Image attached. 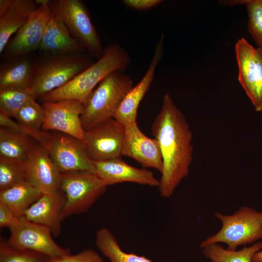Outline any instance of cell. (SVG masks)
<instances>
[{"label":"cell","mask_w":262,"mask_h":262,"mask_svg":"<svg viewBox=\"0 0 262 262\" xmlns=\"http://www.w3.org/2000/svg\"><path fill=\"white\" fill-rule=\"evenodd\" d=\"M7 244L11 247L42 254L50 259L70 254L68 248L59 246L47 227L29 221L24 216L16 218L9 228Z\"/></svg>","instance_id":"ba28073f"},{"label":"cell","mask_w":262,"mask_h":262,"mask_svg":"<svg viewBox=\"0 0 262 262\" xmlns=\"http://www.w3.org/2000/svg\"><path fill=\"white\" fill-rule=\"evenodd\" d=\"M13 1V0H0V16L9 9Z\"/></svg>","instance_id":"d590c367"},{"label":"cell","mask_w":262,"mask_h":262,"mask_svg":"<svg viewBox=\"0 0 262 262\" xmlns=\"http://www.w3.org/2000/svg\"><path fill=\"white\" fill-rule=\"evenodd\" d=\"M50 258L37 252L18 250L9 246L0 238V262H49Z\"/></svg>","instance_id":"f1b7e54d"},{"label":"cell","mask_w":262,"mask_h":262,"mask_svg":"<svg viewBox=\"0 0 262 262\" xmlns=\"http://www.w3.org/2000/svg\"><path fill=\"white\" fill-rule=\"evenodd\" d=\"M14 118L16 122L25 127L41 130L45 118L43 107L35 99H32L19 110Z\"/></svg>","instance_id":"83f0119b"},{"label":"cell","mask_w":262,"mask_h":262,"mask_svg":"<svg viewBox=\"0 0 262 262\" xmlns=\"http://www.w3.org/2000/svg\"><path fill=\"white\" fill-rule=\"evenodd\" d=\"M38 7L28 21L9 40L0 54L1 60L32 55L39 50L51 15L49 0H36Z\"/></svg>","instance_id":"9c48e42d"},{"label":"cell","mask_w":262,"mask_h":262,"mask_svg":"<svg viewBox=\"0 0 262 262\" xmlns=\"http://www.w3.org/2000/svg\"><path fill=\"white\" fill-rule=\"evenodd\" d=\"M164 1L162 0H123L122 2L128 8L138 11L150 9Z\"/></svg>","instance_id":"d6a6232c"},{"label":"cell","mask_w":262,"mask_h":262,"mask_svg":"<svg viewBox=\"0 0 262 262\" xmlns=\"http://www.w3.org/2000/svg\"><path fill=\"white\" fill-rule=\"evenodd\" d=\"M248 0H219L220 5L224 6H233L236 4H246Z\"/></svg>","instance_id":"e575fe53"},{"label":"cell","mask_w":262,"mask_h":262,"mask_svg":"<svg viewBox=\"0 0 262 262\" xmlns=\"http://www.w3.org/2000/svg\"><path fill=\"white\" fill-rule=\"evenodd\" d=\"M252 262H262V250L257 252L253 255Z\"/></svg>","instance_id":"8d00e7d4"},{"label":"cell","mask_w":262,"mask_h":262,"mask_svg":"<svg viewBox=\"0 0 262 262\" xmlns=\"http://www.w3.org/2000/svg\"><path fill=\"white\" fill-rule=\"evenodd\" d=\"M25 162L0 157V190L25 180Z\"/></svg>","instance_id":"4316f807"},{"label":"cell","mask_w":262,"mask_h":262,"mask_svg":"<svg viewBox=\"0 0 262 262\" xmlns=\"http://www.w3.org/2000/svg\"><path fill=\"white\" fill-rule=\"evenodd\" d=\"M39 50L45 55L86 53L84 48L72 36L64 23L52 13Z\"/></svg>","instance_id":"d6986e66"},{"label":"cell","mask_w":262,"mask_h":262,"mask_svg":"<svg viewBox=\"0 0 262 262\" xmlns=\"http://www.w3.org/2000/svg\"><path fill=\"white\" fill-rule=\"evenodd\" d=\"M107 186L95 173L61 174L60 189L66 198L63 219L87 211L104 193Z\"/></svg>","instance_id":"52a82bcc"},{"label":"cell","mask_w":262,"mask_h":262,"mask_svg":"<svg viewBox=\"0 0 262 262\" xmlns=\"http://www.w3.org/2000/svg\"><path fill=\"white\" fill-rule=\"evenodd\" d=\"M214 216L221 222L222 227L201 243V248L210 244L224 243L228 249L235 250L239 246L262 239L261 212L243 206L231 215L216 212Z\"/></svg>","instance_id":"5b68a950"},{"label":"cell","mask_w":262,"mask_h":262,"mask_svg":"<svg viewBox=\"0 0 262 262\" xmlns=\"http://www.w3.org/2000/svg\"><path fill=\"white\" fill-rule=\"evenodd\" d=\"M35 61L32 55L2 60L0 64V88L29 89L33 77Z\"/></svg>","instance_id":"ffe728a7"},{"label":"cell","mask_w":262,"mask_h":262,"mask_svg":"<svg viewBox=\"0 0 262 262\" xmlns=\"http://www.w3.org/2000/svg\"><path fill=\"white\" fill-rule=\"evenodd\" d=\"M32 99L35 98L29 89L0 88V112L14 117L19 110Z\"/></svg>","instance_id":"484cf974"},{"label":"cell","mask_w":262,"mask_h":262,"mask_svg":"<svg viewBox=\"0 0 262 262\" xmlns=\"http://www.w3.org/2000/svg\"><path fill=\"white\" fill-rule=\"evenodd\" d=\"M38 7L34 0H13L0 16V54L10 38L30 19Z\"/></svg>","instance_id":"44dd1931"},{"label":"cell","mask_w":262,"mask_h":262,"mask_svg":"<svg viewBox=\"0 0 262 262\" xmlns=\"http://www.w3.org/2000/svg\"><path fill=\"white\" fill-rule=\"evenodd\" d=\"M164 35L162 34L155 45L153 56L143 78L127 93L120 104L114 117L124 127L136 122L140 103L149 90L155 72L164 54Z\"/></svg>","instance_id":"9a60e30c"},{"label":"cell","mask_w":262,"mask_h":262,"mask_svg":"<svg viewBox=\"0 0 262 262\" xmlns=\"http://www.w3.org/2000/svg\"><path fill=\"white\" fill-rule=\"evenodd\" d=\"M66 196L60 189L43 194L26 212L23 216L29 221L48 227L53 236H58L61 230L62 214Z\"/></svg>","instance_id":"ac0fdd59"},{"label":"cell","mask_w":262,"mask_h":262,"mask_svg":"<svg viewBox=\"0 0 262 262\" xmlns=\"http://www.w3.org/2000/svg\"><path fill=\"white\" fill-rule=\"evenodd\" d=\"M122 155L134 159L145 168L162 172L163 159L158 141L147 136L136 122L125 127Z\"/></svg>","instance_id":"2e32d148"},{"label":"cell","mask_w":262,"mask_h":262,"mask_svg":"<svg viewBox=\"0 0 262 262\" xmlns=\"http://www.w3.org/2000/svg\"><path fill=\"white\" fill-rule=\"evenodd\" d=\"M94 63L87 53L45 55L35 60L29 90L35 99L65 85Z\"/></svg>","instance_id":"3957f363"},{"label":"cell","mask_w":262,"mask_h":262,"mask_svg":"<svg viewBox=\"0 0 262 262\" xmlns=\"http://www.w3.org/2000/svg\"><path fill=\"white\" fill-rule=\"evenodd\" d=\"M25 180L43 194L60 189L61 173L48 151L39 144L25 162Z\"/></svg>","instance_id":"5bb4252c"},{"label":"cell","mask_w":262,"mask_h":262,"mask_svg":"<svg viewBox=\"0 0 262 262\" xmlns=\"http://www.w3.org/2000/svg\"><path fill=\"white\" fill-rule=\"evenodd\" d=\"M132 87V79L123 72L114 71L105 77L83 104L80 119L84 131L113 118L123 98Z\"/></svg>","instance_id":"277c9868"},{"label":"cell","mask_w":262,"mask_h":262,"mask_svg":"<svg viewBox=\"0 0 262 262\" xmlns=\"http://www.w3.org/2000/svg\"><path fill=\"white\" fill-rule=\"evenodd\" d=\"M16 217L12 210L6 204L0 202V227H8L12 225Z\"/></svg>","instance_id":"836d02e7"},{"label":"cell","mask_w":262,"mask_h":262,"mask_svg":"<svg viewBox=\"0 0 262 262\" xmlns=\"http://www.w3.org/2000/svg\"><path fill=\"white\" fill-rule=\"evenodd\" d=\"M97 247L110 262H153L143 256L124 251L115 236L108 229L98 230L95 238Z\"/></svg>","instance_id":"cb8c5ba5"},{"label":"cell","mask_w":262,"mask_h":262,"mask_svg":"<svg viewBox=\"0 0 262 262\" xmlns=\"http://www.w3.org/2000/svg\"><path fill=\"white\" fill-rule=\"evenodd\" d=\"M131 63L128 52L120 45L110 44L104 48L101 57L65 85L38 99L42 103L73 99L84 104L92 91L108 74L124 72Z\"/></svg>","instance_id":"7a4b0ae2"},{"label":"cell","mask_w":262,"mask_h":262,"mask_svg":"<svg viewBox=\"0 0 262 262\" xmlns=\"http://www.w3.org/2000/svg\"><path fill=\"white\" fill-rule=\"evenodd\" d=\"M42 195L37 188L24 180L0 190V202L7 205L17 218L23 216Z\"/></svg>","instance_id":"7402d4cb"},{"label":"cell","mask_w":262,"mask_h":262,"mask_svg":"<svg viewBox=\"0 0 262 262\" xmlns=\"http://www.w3.org/2000/svg\"><path fill=\"white\" fill-rule=\"evenodd\" d=\"M96 174L107 185L130 182L150 186L158 187L159 180L152 172L145 168H138L126 163L121 157L100 162H93Z\"/></svg>","instance_id":"e0dca14e"},{"label":"cell","mask_w":262,"mask_h":262,"mask_svg":"<svg viewBox=\"0 0 262 262\" xmlns=\"http://www.w3.org/2000/svg\"><path fill=\"white\" fill-rule=\"evenodd\" d=\"M201 249L211 262H252L253 255L262 250V242H258L249 247L245 246L239 250L225 248L219 244L206 245Z\"/></svg>","instance_id":"d4e9b609"},{"label":"cell","mask_w":262,"mask_h":262,"mask_svg":"<svg viewBox=\"0 0 262 262\" xmlns=\"http://www.w3.org/2000/svg\"><path fill=\"white\" fill-rule=\"evenodd\" d=\"M61 174L81 172L96 173L83 142L71 136L61 133L51 134L48 149Z\"/></svg>","instance_id":"7c38bea8"},{"label":"cell","mask_w":262,"mask_h":262,"mask_svg":"<svg viewBox=\"0 0 262 262\" xmlns=\"http://www.w3.org/2000/svg\"><path fill=\"white\" fill-rule=\"evenodd\" d=\"M49 262H103L102 258L94 250L86 249L78 254H70L55 259Z\"/></svg>","instance_id":"1f68e13d"},{"label":"cell","mask_w":262,"mask_h":262,"mask_svg":"<svg viewBox=\"0 0 262 262\" xmlns=\"http://www.w3.org/2000/svg\"><path fill=\"white\" fill-rule=\"evenodd\" d=\"M125 127L114 118H109L85 131L82 141L92 162L121 157Z\"/></svg>","instance_id":"8fae6325"},{"label":"cell","mask_w":262,"mask_h":262,"mask_svg":"<svg viewBox=\"0 0 262 262\" xmlns=\"http://www.w3.org/2000/svg\"><path fill=\"white\" fill-rule=\"evenodd\" d=\"M32 138L10 129L0 128V157L25 162L35 146Z\"/></svg>","instance_id":"603a6c76"},{"label":"cell","mask_w":262,"mask_h":262,"mask_svg":"<svg viewBox=\"0 0 262 262\" xmlns=\"http://www.w3.org/2000/svg\"><path fill=\"white\" fill-rule=\"evenodd\" d=\"M45 114L42 131H58L74 137L82 142L85 131L80 117L83 104L73 99L43 102Z\"/></svg>","instance_id":"4fadbf2b"},{"label":"cell","mask_w":262,"mask_h":262,"mask_svg":"<svg viewBox=\"0 0 262 262\" xmlns=\"http://www.w3.org/2000/svg\"><path fill=\"white\" fill-rule=\"evenodd\" d=\"M238 80L255 110L262 112V49L255 48L243 37L235 46Z\"/></svg>","instance_id":"30bf717a"},{"label":"cell","mask_w":262,"mask_h":262,"mask_svg":"<svg viewBox=\"0 0 262 262\" xmlns=\"http://www.w3.org/2000/svg\"><path fill=\"white\" fill-rule=\"evenodd\" d=\"M246 5L248 32L258 47L262 49V0H248Z\"/></svg>","instance_id":"f546056e"},{"label":"cell","mask_w":262,"mask_h":262,"mask_svg":"<svg viewBox=\"0 0 262 262\" xmlns=\"http://www.w3.org/2000/svg\"><path fill=\"white\" fill-rule=\"evenodd\" d=\"M163 159L158 186L161 196H171L188 175L193 160L192 132L182 111L171 96L164 94L161 109L152 125Z\"/></svg>","instance_id":"6da1fadb"},{"label":"cell","mask_w":262,"mask_h":262,"mask_svg":"<svg viewBox=\"0 0 262 262\" xmlns=\"http://www.w3.org/2000/svg\"><path fill=\"white\" fill-rule=\"evenodd\" d=\"M49 6L51 13L64 23L86 53L93 59H99L104 48L84 2L82 0H49Z\"/></svg>","instance_id":"8992f818"},{"label":"cell","mask_w":262,"mask_h":262,"mask_svg":"<svg viewBox=\"0 0 262 262\" xmlns=\"http://www.w3.org/2000/svg\"><path fill=\"white\" fill-rule=\"evenodd\" d=\"M0 125L16 131L23 133L36 140L38 143L47 150L50 143L51 134L42 130L37 131L25 127L11 117L0 112Z\"/></svg>","instance_id":"4dcf8cb0"}]
</instances>
